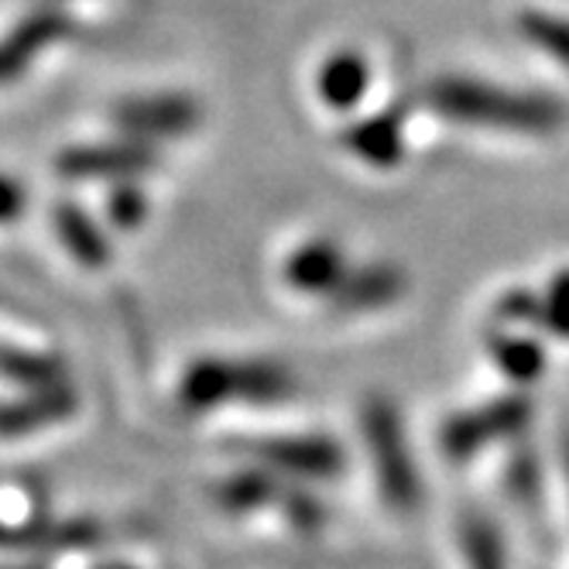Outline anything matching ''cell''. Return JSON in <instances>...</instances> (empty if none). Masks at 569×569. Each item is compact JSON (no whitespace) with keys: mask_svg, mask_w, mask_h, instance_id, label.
Instances as JSON below:
<instances>
[{"mask_svg":"<svg viewBox=\"0 0 569 569\" xmlns=\"http://www.w3.org/2000/svg\"><path fill=\"white\" fill-rule=\"evenodd\" d=\"M299 395V378L281 360L199 357L182 371L176 401L186 416H207L227 405H281Z\"/></svg>","mask_w":569,"mask_h":569,"instance_id":"obj_1","label":"cell"},{"mask_svg":"<svg viewBox=\"0 0 569 569\" xmlns=\"http://www.w3.org/2000/svg\"><path fill=\"white\" fill-rule=\"evenodd\" d=\"M426 103L439 110L446 120L470 128H495L518 134H552L562 128L566 110L552 97L511 93L505 87L477 83L463 76H442L426 87Z\"/></svg>","mask_w":569,"mask_h":569,"instance_id":"obj_2","label":"cell"},{"mask_svg":"<svg viewBox=\"0 0 569 569\" xmlns=\"http://www.w3.org/2000/svg\"><path fill=\"white\" fill-rule=\"evenodd\" d=\"M360 439L371 463V477L381 501L398 511L412 515L422 505V470L412 453V439L405 429L401 409L388 395H368L360 405Z\"/></svg>","mask_w":569,"mask_h":569,"instance_id":"obj_3","label":"cell"},{"mask_svg":"<svg viewBox=\"0 0 569 569\" xmlns=\"http://www.w3.org/2000/svg\"><path fill=\"white\" fill-rule=\"evenodd\" d=\"M210 495H213V505L233 518L278 511L284 518V525H289L292 532L302 539L319 536L330 521L327 505L312 495V483L289 480V477H281V473H274L261 463H251V460H248V467L220 477Z\"/></svg>","mask_w":569,"mask_h":569,"instance_id":"obj_4","label":"cell"},{"mask_svg":"<svg viewBox=\"0 0 569 569\" xmlns=\"http://www.w3.org/2000/svg\"><path fill=\"white\" fill-rule=\"evenodd\" d=\"M536 416V405L525 391H511L501 398H491L483 405H473V409L453 412L439 422V450L446 460L453 463H467L473 457H480L483 450L501 442H515L528 432Z\"/></svg>","mask_w":569,"mask_h":569,"instance_id":"obj_5","label":"cell"},{"mask_svg":"<svg viewBox=\"0 0 569 569\" xmlns=\"http://www.w3.org/2000/svg\"><path fill=\"white\" fill-rule=\"evenodd\" d=\"M243 457L251 463H261L281 477L299 483H327L340 480L347 470V453L340 439L327 432H274L243 439Z\"/></svg>","mask_w":569,"mask_h":569,"instance_id":"obj_6","label":"cell"},{"mask_svg":"<svg viewBox=\"0 0 569 569\" xmlns=\"http://www.w3.org/2000/svg\"><path fill=\"white\" fill-rule=\"evenodd\" d=\"M76 409H79V395L72 391L69 381L28 388L21 398L0 401V439H21L49 426L69 422Z\"/></svg>","mask_w":569,"mask_h":569,"instance_id":"obj_7","label":"cell"},{"mask_svg":"<svg viewBox=\"0 0 569 569\" xmlns=\"http://www.w3.org/2000/svg\"><path fill=\"white\" fill-rule=\"evenodd\" d=\"M117 124L134 138H172L186 134L196 128L199 120V103L182 93H166V97H134L117 107Z\"/></svg>","mask_w":569,"mask_h":569,"instance_id":"obj_8","label":"cell"},{"mask_svg":"<svg viewBox=\"0 0 569 569\" xmlns=\"http://www.w3.org/2000/svg\"><path fill=\"white\" fill-rule=\"evenodd\" d=\"M347 254L337 240L316 237L296 248L281 264V278L299 296H330L347 274Z\"/></svg>","mask_w":569,"mask_h":569,"instance_id":"obj_9","label":"cell"},{"mask_svg":"<svg viewBox=\"0 0 569 569\" xmlns=\"http://www.w3.org/2000/svg\"><path fill=\"white\" fill-rule=\"evenodd\" d=\"M154 166V151L144 141L93 144L59 154V169L69 179H134Z\"/></svg>","mask_w":569,"mask_h":569,"instance_id":"obj_10","label":"cell"},{"mask_svg":"<svg viewBox=\"0 0 569 569\" xmlns=\"http://www.w3.org/2000/svg\"><path fill=\"white\" fill-rule=\"evenodd\" d=\"M405 296V274L395 264H363L347 268L343 281L327 296L333 312L357 316V312H378Z\"/></svg>","mask_w":569,"mask_h":569,"instance_id":"obj_11","label":"cell"},{"mask_svg":"<svg viewBox=\"0 0 569 569\" xmlns=\"http://www.w3.org/2000/svg\"><path fill=\"white\" fill-rule=\"evenodd\" d=\"M340 141L350 154L368 161V166L391 169L405 158V117L398 107H388L375 117L353 120L350 128H343Z\"/></svg>","mask_w":569,"mask_h":569,"instance_id":"obj_12","label":"cell"},{"mask_svg":"<svg viewBox=\"0 0 569 569\" xmlns=\"http://www.w3.org/2000/svg\"><path fill=\"white\" fill-rule=\"evenodd\" d=\"M371 87V66L357 49H340L327 56L316 72V93L333 110H353Z\"/></svg>","mask_w":569,"mask_h":569,"instance_id":"obj_13","label":"cell"},{"mask_svg":"<svg viewBox=\"0 0 569 569\" xmlns=\"http://www.w3.org/2000/svg\"><path fill=\"white\" fill-rule=\"evenodd\" d=\"M487 357L495 360V368L518 388L536 385L546 375V347L536 337H525L515 330H498L487 337Z\"/></svg>","mask_w":569,"mask_h":569,"instance_id":"obj_14","label":"cell"},{"mask_svg":"<svg viewBox=\"0 0 569 569\" xmlns=\"http://www.w3.org/2000/svg\"><path fill=\"white\" fill-rule=\"evenodd\" d=\"M457 542H460V556H463L467 569H511L498 525L491 521V515H483L480 508L460 511Z\"/></svg>","mask_w":569,"mask_h":569,"instance_id":"obj_15","label":"cell"},{"mask_svg":"<svg viewBox=\"0 0 569 569\" xmlns=\"http://www.w3.org/2000/svg\"><path fill=\"white\" fill-rule=\"evenodd\" d=\"M56 230L66 251L83 264V268H107L110 264V240L103 230L72 202H59L56 207Z\"/></svg>","mask_w":569,"mask_h":569,"instance_id":"obj_16","label":"cell"},{"mask_svg":"<svg viewBox=\"0 0 569 569\" xmlns=\"http://www.w3.org/2000/svg\"><path fill=\"white\" fill-rule=\"evenodd\" d=\"M505 491L511 505L525 515H539L546 498V480H542V460L532 446L521 439L511 442V457L505 463Z\"/></svg>","mask_w":569,"mask_h":569,"instance_id":"obj_17","label":"cell"},{"mask_svg":"<svg viewBox=\"0 0 569 569\" xmlns=\"http://www.w3.org/2000/svg\"><path fill=\"white\" fill-rule=\"evenodd\" d=\"M0 375L21 388H46V385L66 381L62 360L46 357V353L14 350V347H0Z\"/></svg>","mask_w":569,"mask_h":569,"instance_id":"obj_18","label":"cell"},{"mask_svg":"<svg viewBox=\"0 0 569 569\" xmlns=\"http://www.w3.org/2000/svg\"><path fill=\"white\" fill-rule=\"evenodd\" d=\"M518 31L525 34V42H532L536 49H542L546 56L569 69V18L546 11H521Z\"/></svg>","mask_w":569,"mask_h":569,"instance_id":"obj_19","label":"cell"},{"mask_svg":"<svg viewBox=\"0 0 569 569\" xmlns=\"http://www.w3.org/2000/svg\"><path fill=\"white\" fill-rule=\"evenodd\" d=\"M72 31V24L59 14V11H38V14H31L18 31H14V38H11V49H14V56L21 59V62H28L38 49H46V46H52V42H59L62 34H69Z\"/></svg>","mask_w":569,"mask_h":569,"instance_id":"obj_20","label":"cell"},{"mask_svg":"<svg viewBox=\"0 0 569 569\" xmlns=\"http://www.w3.org/2000/svg\"><path fill=\"white\" fill-rule=\"evenodd\" d=\"M536 327L556 340H569V271H559L539 296Z\"/></svg>","mask_w":569,"mask_h":569,"instance_id":"obj_21","label":"cell"},{"mask_svg":"<svg viewBox=\"0 0 569 569\" xmlns=\"http://www.w3.org/2000/svg\"><path fill=\"white\" fill-rule=\"evenodd\" d=\"M144 213H148L144 192H141L134 182H120V186L113 189L110 202H107V217H110V223L120 227V230H134V227H141Z\"/></svg>","mask_w":569,"mask_h":569,"instance_id":"obj_22","label":"cell"},{"mask_svg":"<svg viewBox=\"0 0 569 569\" xmlns=\"http://www.w3.org/2000/svg\"><path fill=\"white\" fill-rule=\"evenodd\" d=\"M21 207H24V196H21V189H18L11 179L0 176V223L14 220V217L21 213Z\"/></svg>","mask_w":569,"mask_h":569,"instance_id":"obj_23","label":"cell"},{"mask_svg":"<svg viewBox=\"0 0 569 569\" xmlns=\"http://www.w3.org/2000/svg\"><path fill=\"white\" fill-rule=\"evenodd\" d=\"M21 69H24V62L14 56V49H11V46H0V83H8V79H14Z\"/></svg>","mask_w":569,"mask_h":569,"instance_id":"obj_24","label":"cell"},{"mask_svg":"<svg viewBox=\"0 0 569 569\" xmlns=\"http://www.w3.org/2000/svg\"><path fill=\"white\" fill-rule=\"evenodd\" d=\"M559 467H562V480H566V495H569V429L559 439Z\"/></svg>","mask_w":569,"mask_h":569,"instance_id":"obj_25","label":"cell"},{"mask_svg":"<svg viewBox=\"0 0 569 569\" xmlns=\"http://www.w3.org/2000/svg\"><path fill=\"white\" fill-rule=\"evenodd\" d=\"M100 569H131V566H124V562H107V566H100Z\"/></svg>","mask_w":569,"mask_h":569,"instance_id":"obj_26","label":"cell"}]
</instances>
